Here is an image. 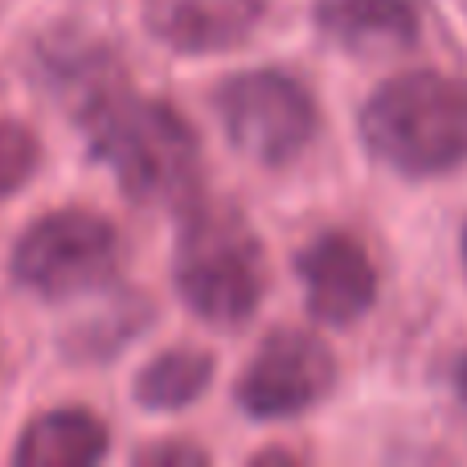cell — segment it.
I'll return each instance as SVG.
<instances>
[{"instance_id": "15", "label": "cell", "mask_w": 467, "mask_h": 467, "mask_svg": "<svg viewBox=\"0 0 467 467\" xmlns=\"http://www.w3.org/2000/svg\"><path fill=\"white\" fill-rule=\"evenodd\" d=\"M455 394H460V402L467 406V353H460V361H455Z\"/></svg>"}, {"instance_id": "12", "label": "cell", "mask_w": 467, "mask_h": 467, "mask_svg": "<svg viewBox=\"0 0 467 467\" xmlns=\"http://www.w3.org/2000/svg\"><path fill=\"white\" fill-rule=\"evenodd\" d=\"M152 324V299L144 296H123L107 307L95 320H82L78 328L66 337V348H70L74 361H107L119 348H128L140 332Z\"/></svg>"}, {"instance_id": "7", "label": "cell", "mask_w": 467, "mask_h": 467, "mask_svg": "<svg viewBox=\"0 0 467 467\" xmlns=\"http://www.w3.org/2000/svg\"><path fill=\"white\" fill-rule=\"evenodd\" d=\"M296 279L304 287L307 312L328 328H348L365 320L381 287L373 254L345 230H328L307 242L296 254Z\"/></svg>"}, {"instance_id": "4", "label": "cell", "mask_w": 467, "mask_h": 467, "mask_svg": "<svg viewBox=\"0 0 467 467\" xmlns=\"http://www.w3.org/2000/svg\"><path fill=\"white\" fill-rule=\"evenodd\" d=\"M222 131L246 161L263 169H287L312 148L320 131V107L312 90L287 70H242L213 90Z\"/></svg>"}, {"instance_id": "6", "label": "cell", "mask_w": 467, "mask_h": 467, "mask_svg": "<svg viewBox=\"0 0 467 467\" xmlns=\"http://www.w3.org/2000/svg\"><path fill=\"white\" fill-rule=\"evenodd\" d=\"M337 389V353L316 332L275 328L234 381V402L254 422H287Z\"/></svg>"}, {"instance_id": "14", "label": "cell", "mask_w": 467, "mask_h": 467, "mask_svg": "<svg viewBox=\"0 0 467 467\" xmlns=\"http://www.w3.org/2000/svg\"><path fill=\"white\" fill-rule=\"evenodd\" d=\"M136 463H144V467H205L210 463V451L189 443V439H164V443L140 447Z\"/></svg>"}, {"instance_id": "9", "label": "cell", "mask_w": 467, "mask_h": 467, "mask_svg": "<svg viewBox=\"0 0 467 467\" xmlns=\"http://www.w3.org/2000/svg\"><path fill=\"white\" fill-rule=\"evenodd\" d=\"M316 29L357 57H389L419 46L422 13L414 0H316Z\"/></svg>"}, {"instance_id": "10", "label": "cell", "mask_w": 467, "mask_h": 467, "mask_svg": "<svg viewBox=\"0 0 467 467\" xmlns=\"http://www.w3.org/2000/svg\"><path fill=\"white\" fill-rule=\"evenodd\" d=\"M103 455L107 427L90 410H78V406L33 419L13 447V463L21 467H90Z\"/></svg>"}, {"instance_id": "16", "label": "cell", "mask_w": 467, "mask_h": 467, "mask_svg": "<svg viewBox=\"0 0 467 467\" xmlns=\"http://www.w3.org/2000/svg\"><path fill=\"white\" fill-rule=\"evenodd\" d=\"M460 254H463V266H467V222H463V230H460Z\"/></svg>"}, {"instance_id": "1", "label": "cell", "mask_w": 467, "mask_h": 467, "mask_svg": "<svg viewBox=\"0 0 467 467\" xmlns=\"http://www.w3.org/2000/svg\"><path fill=\"white\" fill-rule=\"evenodd\" d=\"M95 161L140 205H189L202 189V140L164 99L136 95L123 78L78 107Z\"/></svg>"}, {"instance_id": "5", "label": "cell", "mask_w": 467, "mask_h": 467, "mask_svg": "<svg viewBox=\"0 0 467 467\" xmlns=\"http://www.w3.org/2000/svg\"><path fill=\"white\" fill-rule=\"evenodd\" d=\"M119 230L95 210L37 218L13 246V279L41 299H74L119 275Z\"/></svg>"}, {"instance_id": "2", "label": "cell", "mask_w": 467, "mask_h": 467, "mask_svg": "<svg viewBox=\"0 0 467 467\" xmlns=\"http://www.w3.org/2000/svg\"><path fill=\"white\" fill-rule=\"evenodd\" d=\"M365 152L410 181L447 177L467 164V78L410 70L386 78L357 115Z\"/></svg>"}, {"instance_id": "13", "label": "cell", "mask_w": 467, "mask_h": 467, "mask_svg": "<svg viewBox=\"0 0 467 467\" xmlns=\"http://www.w3.org/2000/svg\"><path fill=\"white\" fill-rule=\"evenodd\" d=\"M41 164V144L25 123L0 119V202L29 185V177Z\"/></svg>"}, {"instance_id": "3", "label": "cell", "mask_w": 467, "mask_h": 467, "mask_svg": "<svg viewBox=\"0 0 467 467\" xmlns=\"http://www.w3.org/2000/svg\"><path fill=\"white\" fill-rule=\"evenodd\" d=\"M266 250L230 205L189 202L172 246V287L197 320L242 328L266 296Z\"/></svg>"}, {"instance_id": "8", "label": "cell", "mask_w": 467, "mask_h": 467, "mask_svg": "<svg viewBox=\"0 0 467 467\" xmlns=\"http://www.w3.org/2000/svg\"><path fill=\"white\" fill-rule=\"evenodd\" d=\"M266 21V0H144V25L164 49L189 57L246 46Z\"/></svg>"}, {"instance_id": "11", "label": "cell", "mask_w": 467, "mask_h": 467, "mask_svg": "<svg viewBox=\"0 0 467 467\" xmlns=\"http://www.w3.org/2000/svg\"><path fill=\"white\" fill-rule=\"evenodd\" d=\"M213 353L197 345H177V348H164L156 353L144 369L136 373L131 381V398H136L140 410H152V414H177L189 410L205 398L213 381Z\"/></svg>"}]
</instances>
